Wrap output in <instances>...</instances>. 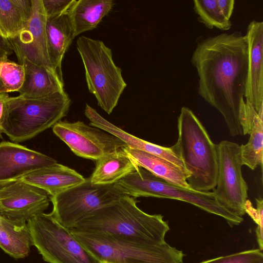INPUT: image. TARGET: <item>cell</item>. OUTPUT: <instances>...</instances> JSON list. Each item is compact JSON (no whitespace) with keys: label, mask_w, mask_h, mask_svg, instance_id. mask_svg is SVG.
<instances>
[{"label":"cell","mask_w":263,"mask_h":263,"mask_svg":"<svg viewBox=\"0 0 263 263\" xmlns=\"http://www.w3.org/2000/svg\"><path fill=\"white\" fill-rule=\"evenodd\" d=\"M199 77V95L223 116L230 135H243L239 122L248 69L247 37L223 33L197 43L191 60Z\"/></svg>","instance_id":"1"},{"label":"cell","mask_w":263,"mask_h":263,"mask_svg":"<svg viewBox=\"0 0 263 263\" xmlns=\"http://www.w3.org/2000/svg\"><path fill=\"white\" fill-rule=\"evenodd\" d=\"M136 203V198L123 195L95 211L71 229L104 233L141 243H165V235L170 229L167 222L160 214L143 212Z\"/></svg>","instance_id":"2"},{"label":"cell","mask_w":263,"mask_h":263,"mask_svg":"<svg viewBox=\"0 0 263 263\" xmlns=\"http://www.w3.org/2000/svg\"><path fill=\"white\" fill-rule=\"evenodd\" d=\"M178 131V140L171 147L190 174L186 179L190 187L199 192H210L217 183L216 144L198 118L186 107L181 109Z\"/></svg>","instance_id":"3"},{"label":"cell","mask_w":263,"mask_h":263,"mask_svg":"<svg viewBox=\"0 0 263 263\" xmlns=\"http://www.w3.org/2000/svg\"><path fill=\"white\" fill-rule=\"evenodd\" d=\"M70 104L65 91L35 98L10 97L4 134L16 143L31 139L61 121Z\"/></svg>","instance_id":"4"},{"label":"cell","mask_w":263,"mask_h":263,"mask_svg":"<svg viewBox=\"0 0 263 263\" xmlns=\"http://www.w3.org/2000/svg\"><path fill=\"white\" fill-rule=\"evenodd\" d=\"M77 48L89 91L95 96L98 105L110 114L127 86L121 69L114 63L111 49L102 41L85 36L77 39Z\"/></svg>","instance_id":"5"},{"label":"cell","mask_w":263,"mask_h":263,"mask_svg":"<svg viewBox=\"0 0 263 263\" xmlns=\"http://www.w3.org/2000/svg\"><path fill=\"white\" fill-rule=\"evenodd\" d=\"M73 236L101 262L183 263L184 254L166 242L141 243L108 234L69 229Z\"/></svg>","instance_id":"6"},{"label":"cell","mask_w":263,"mask_h":263,"mask_svg":"<svg viewBox=\"0 0 263 263\" xmlns=\"http://www.w3.org/2000/svg\"><path fill=\"white\" fill-rule=\"evenodd\" d=\"M114 185L123 194L134 198L152 197L189 203L209 213L221 217L231 227L239 225L243 221L242 217L222 207L216 200L212 192H202L175 185L140 166Z\"/></svg>","instance_id":"7"},{"label":"cell","mask_w":263,"mask_h":263,"mask_svg":"<svg viewBox=\"0 0 263 263\" xmlns=\"http://www.w3.org/2000/svg\"><path fill=\"white\" fill-rule=\"evenodd\" d=\"M33 246L48 263H101L49 214H38L27 222Z\"/></svg>","instance_id":"8"},{"label":"cell","mask_w":263,"mask_h":263,"mask_svg":"<svg viewBox=\"0 0 263 263\" xmlns=\"http://www.w3.org/2000/svg\"><path fill=\"white\" fill-rule=\"evenodd\" d=\"M123 195L114 184H93L89 178L74 186L50 196V214L61 224L71 229L91 213Z\"/></svg>","instance_id":"9"},{"label":"cell","mask_w":263,"mask_h":263,"mask_svg":"<svg viewBox=\"0 0 263 263\" xmlns=\"http://www.w3.org/2000/svg\"><path fill=\"white\" fill-rule=\"evenodd\" d=\"M218 173L213 194L217 202L232 214L242 217L248 198V185L244 180L240 145L228 140L216 144Z\"/></svg>","instance_id":"10"},{"label":"cell","mask_w":263,"mask_h":263,"mask_svg":"<svg viewBox=\"0 0 263 263\" xmlns=\"http://www.w3.org/2000/svg\"><path fill=\"white\" fill-rule=\"evenodd\" d=\"M54 134L77 156L93 160L126 146L117 137L82 121H60L52 127Z\"/></svg>","instance_id":"11"},{"label":"cell","mask_w":263,"mask_h":263,"mask_svg":"<svg viewBox=\"0 0 263 263\" xmlns=\"http://www.w3.org/2000/svg\"><path fill=\"white\" fill-rule=\"evenodd\" d=\"M31 14L27 26L16 36L9 39L18 63L24 59L47 69L60 78L50 61L46 34L47 15L42 0H31Z\"/></svg>","instance_id":"12"},{"label":"cell","mask_w":263,"mask_h":263,"mask_svg":"<svg viewBox=\"0 0 263 263\" xmlns=\"http://www.w3.org/2000/svg\"><path fill=\"white\" fill-rule=\"evenodd\" d=\"M49 202L46 191L21 180L0 186V214L10 220L27 222L44 213Z\"/></svg>","instance_id":"13"},{"label":"cell","mask_w":263,"mask_h":263,"mask_svg":"<svg viewBox=\"0 0 263 263\" xmlns=\"http://www.w3.org/2000/svg\"><path fill=\"white\" fill-rule=\"evenodd\" d=\"M56 163L53 158L25 146L2 141L0 142V186Z\"/></svg>","instance_id":"14"},{"label":"cell","mask_w":263,"mask_h":263,"mask_svg":"<svg viewBox=\"0 0 263 263\" xmlns=\"http://www.w3.org/2000/svg\"><path fill=\"white\" fill-rule=\"evenodd\" d=\"M245 35L248 46V69L245 97L263 118V22H251Z\"/></svg>","instance_id":"15"},{"label":"cell","mask_w":263,"mask_h":263,"mask_svg":"<svg viewBox=\"0 0 263 263\" xmlns=\"http://www.w3.org/2000/svg\"><path fill=\"white\" fill-rule=\"evenodd\" d=\"M84 114L90 121V125L117 137L122 140L127 146L157 156L187 172L181 159L173 151L171 147H166L152 143L125 132L104 119L87 104H86Z\"/></svg>","instance_id":"16"},{"label":"cell","mask_w":263,"mask_h":263,"mask_svg":"<svg viewBox=\"0 0 263 263\" xmlns=\"http://www.w3.org/2000/svg\"><path fill=\"white\" fill-rule=\"evenodd\" d=\"M18 180L36 186L53 196L83 182L85 178L75 170L56 163L31 172Z\"/></svg>","instance_id":"17"},{"label":"cell","mask_w":263,"mask_h":263,"mask_svg":"<svg viewBox=\"0 0 263 263\" xmlns=\"http://www.w3.org/2000/svg\"><path fill=\"white\" fill-rule=\"evenodd\" d=\"M68 11L47 17L46 34L50 61L60 79H63L62 62L73 39V30Z\"/></svg>","instance_id":"18"},{"label":"cell","mask_w":263,"mask_h":263,"mask_svg":"<svg viewBox=\"0 0 263 263\" xmlns=\"http://www.w3.org/2000/svg\"><path fill=\"white\" fill-rule=\"evenodd\" d=\"M22 65L25 76L23 84L18 91L19 95L35 98L65 91L64 81L45 68L26 59H24Z\"/></svg>","instance_id":"19"},{"label":"cell","mask_w":263,"mask_h":263,"mask_svg":"<svg viewBox=\"0 0 263 263\" xmlns=\"http://www.w3.org/2000/svg\"><path fill=\"white\" fill-rule=\"evenodd\" d=\"M122 149L139 166L167 182L191 189L186 181L189 174L173 163L157 156L127 146Z\"/></svg>","instance_id":"20"},{"label":"cell","mask_w":263,"mask_h":263,"mask_svg":"<svg viewBox=\"0 0 263 263\" xmlns=\"http://www.w3.org/2000/svg\"><path fill=\"white\" fill-rule=\"evenodd\" d=\"M138 167L122 148L96 160L95 168L89 179L93 184H114Z\"/></svg>","instance_id":"21"},{"label":"cell","mask_w":263,"mask_h":263,"mask_svg":"<svg viewBox=\"0 0 263 263\" xmlns=\"http://www.w3.org/2000/svg\"><path fill=\"white\" fill-rule=\"evenodd\" d=\"M114 5L111 0H74L68 11L74 38L95 29Z\"/></svg>","instance_id":"22"},{"label":"cell","mask_w":263,"mask_h":263,"mask_svg":"<svg viewBox=\"0 0 263 263\" xmlns=\"http://www.w3.org/2000/svg\"><path fill=\"white\" fill-rule=\"evenodd\" d=\"M33 241L27 222L7 219L0 214V248L15 259L30 252Z\"/></svg>","instance_id":"23"},{"label":"cell","mask_w":263,"mask_h":263,"mask_svg":"<svg viewBox=\"0 0 263 263\" xmlns=\"http://www.w3.org/2000/svg\"><path fill=\"white\" fill-rule=\"evenodd\" d=\"M31 0H0V33L9 40L27 25L31 14Z\"/></svg>","instance_id":"24"},{"label":"cell","mask_w":263,"mask_h":263,"mask_svg":"<svg viewBox=\"0 0 263 263\" xmlns=\"http://www.w3.org/2000/svg\"><path fill=\"white\" fill-rule=\"evenodd\" d=\"M193 3L199 21L206 27L210 29L215 27L223 31L231 28L232 22L222 14L217 0H195Z\"/></svg>","instance_id":"25"},{"label":"cell","mask_w":263,"mask_h":263,"mask_svg":"<svg viewBox=\"0 0 263 263\" xmlns=\"http://www.w3.org/2000/svg\"><path fill=\"white\" fill-rule=\"evenodd\" d=\"M248 143L240 145L243 165L252 170L263 163V122L256 124L249 133Z\"/></svg>","instance_id":"26"},{"label":"cell","mask_w":263,"mask_h":263,"mask_svg":"<svg viewBox=\"0 0 263 263\" xmlns=\"http://www.w3.org/2000/svg\"><path fill=\"white\" fill-rule=\"evenodd\" d=\"M22 65L10 61L8 57L0 58V93L18 91L24 80Z\"/></svg>","instance_id":"27"},{"label":"cell","mask_w":263,"mask_h":263,"mask_svg":"<svg viewBox=\"0 0 263 263\" xmlns=\"http://www.w3.org/2000/svg\"><path fill=\"white\" fill-rule=\"evenodd\" d=\"M198 263H263V253L259 249L249 250Z\"/></svg>","instance_id":"28"},{"label":"cell","mask_w":263,"mask_h":263,"mask_svg":"<svg viewBox=\"0 0 263 263\" xmlns=\"http://www.w3.org/2000/svg\"><path fill=\"white\" fill-rule=\"evenodd\" d=\"M256 209L253 206L249 200H247L245 205V213H247L258 225L255 233L259 248L263 250V200L256 198Z\"/></svg>","instance_id":"29"},{"label":"cell","mask_w":263,"mask_h":263,"mask_svg":"<svg viewBox=\"0 0 263 263\" xmlns=\"http://www.w3.org/2000/svg\"><path fill=\"white\" fill-rule=\"evenodd\" d=\"M47 17L67 12L74 0H42Z\"/></svg>","instance_id":"30"},{"label":"cell","mask_w":263,"mask_h":263,"mask_svg":"<svg viewBox=\"0 0 263 263\" xmlns=\"http://www.w3.org/2000/svg\"><path fill=\"white\" fill-rule=\"evenodd\" d=\"M9 98L8 93H0V139L3 138L4 125L8 114V102Z\"/></svg>","instance_id":"31"},{"label":"cell","mask_w":263,"mask_h":263,"mask_svg":"<svg viewBox=\"0 0 263 263\" xmlns=\"http://www.w3.org/2000/svg\"><path fill=\"white\" fill-rule=\"evenodd\" d=\"M217 3L222 14L228 20H230L232 14L235 1L233 0H217Z\"/></svg>","instance_id":"32"},{"label":"cell","mask_w":263,"mask_h":263,"mask_svg":"<svg viewBox=\"0 0 263 263\" xmlns=\"http://www.w3.org/2000/svg\"><path fill=\"white\" fill-rule=\"evenodd\" d=\"M13 53L9 40L0 33V58L8 57Z\"/></svg>","instance_id":"33"},{"label":"cell","mask_w":263,"mask_h":263,"mask_svg":"<svg viewBox=\"0 0 263 263\" xmlns=\"http://www.w3.org/2000/svg\"><path fill=\"white\" fill-rule=\"evenodd\" d=\"M101 263H109V262H101Z\"/></svg>","instance_id":"34"}]
</instances>
